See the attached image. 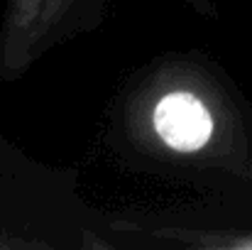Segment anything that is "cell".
<instances>
[{"instance_id":"1","label":"cell","mask_w":252,"mask_h":250,"mask_svg":"<svg viewBox=\"0 0 252 250\" xmlns=\"http://www.w3.org/2000/svg\"><path fill=\"white\" fill-rule=\"evenodd\" d=\"M155 128L171 150L196 152L213 133V120L208 108L186 91H174L157 103Z\"/></svg>"}]
</instances>
